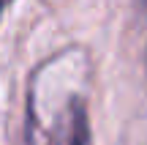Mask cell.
I'll list each match as a JSON object with an SVG mask.
<instances>
[{
  "label": "cell",
  "mask_w": 147,
  "mask_h": 145,
  "mask_svg": "<svg viewBox=\"0 0 147 145\" xmlns=\"http://www.w3.org/2000/svg\"><path fill=\"white\" fill-rule=\"evenodd\" d=\"M57 145H90V126H87V115L84 107L74 101L68 107V115L63 120Z\"/></svg>",
  "instance_id": "6da1fadb"
},
{
  "label": "cell",
  "mask_w": 147,
  "mask_h": 145,
  "mask_svg": "<svg viewBox=\"0 0 147 145\" xmlns=\"http://www.w3.org/2000/svg\"><path fill=\"white\" fill-rule=\"evenodd\" d=\"M0 14H3V0H0Z\"/></svg>",
  "instance_id": "7a4b0ae2"
}]
</instances>
